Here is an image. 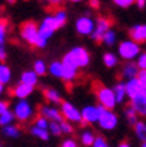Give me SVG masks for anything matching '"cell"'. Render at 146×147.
Here are the masks:
<instances>
[{
	"instance_id": "e575fe53",
	"label": "cell",
	"mask_w": 146,
	"mask_h": 147,
	"mask_svg": "<svg viewBox=\"0 0 146 147\" xmlns=\"http://www.w3.org/2000/svg\"><path fill=\"white\" fill-rule=\"evenodd\" d=\"M47 131L50 136H54V137H58L61 136V131H60V125L58 122L56 121H48V127H47Z\"/></svg>"
},
{
	"instance_id": "4fadbf2b",
	"label": "cell",
	"mask_w": 146,
	"mask_h": 147,
	"mask_svg": "<svg viewBox=\"0 0 146 147\" xmlns=\"http://www.w3.org/2000/svg\"><path fill=\"white\" fill-rule=\"evenodd\" d=\"M124 86H126V95L129 99L140 95V93H146V89L140 86V83L137 80V77H132V79H127L124 82Z\"/></svg>"
},
{
	"instance_id": "f5cc1de1",
	"label": "cell",
	"mask_w": 146,
	"mask_h": 147,
	"mask_svg": "<svg viewBox=\"0 0 146 147\" xmlns=\"http://www.w3.org/2000/svg\"><path fill=\"white\" fill-rule=\"evenodd\" d=\"M0 147H3V144H2V143H0Z\"/></svg>"
},
{
	"instance_id": "c3c4849f",
	"label": "cell",
	"mask_w": 146,
	"mask_h": 147,
	"mask_svg": "<svg viewBox=\"0 0 146 147\" xmlns=\"http://www.w3.org/2000/svg\"><path fill=\"white\" fill-rule=\"evenodd\" d=\"M5 2H6V3H9V5H15V3L18 2V0H5Z\"/></svg>"
},
{
	"instance_id": "6da1fadb",
	"label": "cell",
	"mask_w": 146,
	"mask_h": 147,
	"mask_svg": "<svg viewBox=\"0 0 146 147\" xmlns=\"http://www.w3.org/2000/svg\"><path fill=\"white\" fill-rule=\"evenodd\" d=\"M67 24V12L65 9H56L53 13L45 15V18L38 25V38L35 41V48L44 50L48 39Z\"/></svg>"
},
{
	"instance_id": "3957f363",
	"label": "cell",
	"mask_w": 146,
	"mask_h": 147,
	"mask_svg": "<svg viewBox=\"0 0 146 147\" xmlns=\"http://www.w3.org/2000/svg\"><path fill=\"white\" fill-rule=\"evenodd\" d=\"M140 51H142L140 44L134 42V41H132L129 38V39H124L121 42H118V47H117L118 55L117 57H120L124 61H133L140 54Z\"/></svg>"
},
{
	"instance_id": "8992f818",
	"label": "cell",
	"mask_w": 146,
	"mask_h": 147,
	"mask_svg": "<svg viewBox=\"0 0 146 147\" xmlns=\"http://www.w3.org/2000/svg\"><path fill=\"white\" fill-rule=\"evenodd\" d=\"M19 35L25 42L31 47L35 45V41L38 38V24L34 20H25L19 26Z\"/></svg>"
},
{
	"instance_id": "d590c367",
	"label": "cell",
	"mask_w": 146,
	"mask_h": 147,
	"mask_svg": "<svg viewBox=\"0 0 146 147\" xmlns=\"http://www.w3.org/2000/svg\"><path fill=\"white\" fill-rule=\"evenodd\" d=\"M91 147H110V143L104 136H95L94 143H92Z\"/></svg>"
},
{
	"instance_id": "484cf974",
	"label": "cell",
	"mask_w": 146,
	"mask_h": 147,
	"mask_svg": "<svg viewBox=\"0 0 146 147\" xmlns=\"http://www.w3.org/2000/svg\"><path fill=\"white\" fill-rule=\"evenodd\" d=\"M47 71L56 77V79H61V71H63V66H61L60 60H54L50 63V66H47Z\"/></svg>"
},
{
	"instance_id": "603a6c76",
	"label": "cell",
	"mask_w": 146,
	"mask_h": 147,
	"mask_svg": "<svg viewBox=\"0 0 146 147\" xmlns=\"http://www.w3.org/2000/svg\"><path fill=\"white\" fill-rule=\"evenodd\" d=\"M29 134H31L32 137L41 140V141H48V140H50V134H48V131L44 130V128L37 127V125H34V124L29 127Z\"/></svg>"
},
{
	"instance_id": "e0dca14e",
	"label": "cell",
	"mask_w": 146,
	"mask_h": 147,
	"mask_svg": "<svg viewBox=\"0 0 146 147\" xmlns=\"http://www.w3.org/2000/svg\"><path fill=\"white\" fill-rule=\"evenodd\" d=\"M130 107L136 111L137 115L145 117L146 115V93H140L130 99Z\"/></svg>"
},
{
	"instance_id": "681fc988",
	"label": "cell",
	"mask_w": 146,
	"mask_h": 147,
	"mask_svg": "<svg viewBox=\"0 0 146 147\" xmlns=\"http://www.w3.org/2000/svg\"><path fill=\"white\" fill-rule=\"evenodd\" d=\"M69 2H72V3H80L82 0H69Z\"/></svg>"
},
{
	"instance_id": "44dd1931",
	"label": "cell",
	"mask_w": 146,
	"mask_h": 147,
	"mask_svg": "<svg viewBox=\"0 0 146 147\" xmlns=\"http://www.w3.org/2000/svg\"><path fill=\"white\" fill-rule=\"evenodd\" d=\"M38 79L39 77L32 70H25V71H22V74H20V83H25V85L32 86V88H35L38 85Z\"/></svg>"
},
{
	"instance_id": "2e32d148",
	"label": "cell",
	"mask_w": 146,
	"mask_h": 147,
	"mask_svg": "<svg viewBox=\"0 0 146 147\" xmlns=\"http://www.w3.org/2000/svg\"><path fill=\"white\" fill-rule=\"evenodd\" d=\"M34 89L35 88H32V86H28V85H25V83H18V85H15L13 88H12V96H15L16 99H28L32 93H34Z\"/></svg>"
},
{
	"instance_id": "30bf717a",
	"label": "cell",
	"mask_w": 146,
	"mask_h": 147,
	"mask_svg": "<svg viewBox=\"0 0 146 147\" xmlns=\"http://www.w3.org/2000/svg\"><path fill=\"white\" fill-rule=\"evenodd\" d=\"M99 118V109L98 105H85L80 109V124L83 125H92L96 124Z\"/></svg>"
},
{
	"instance_id": "ac0fdd59",
	"label": "cell",
	"mask_w": 146,
	"mask_h": 147,
	"mask_svg": "<svg viewBox=\"0 0 146 147\" xmlns=\"http://www.w3.org/2000/svg\"><path fill=\"white\" fill-rule=\"evenodd\" d=\"M139 67L134 61H126V64L123 66L121 69V77L124 80H127V79H132V77H136L137 73H139Z\"/></svg>"
},
{
	"instance_id": "b9f144b4",
	"label": "cell",
	"mask_w": 146,
	"mask_h": 147,
	"mask_svg": "<svg viewBox=\"0 0 146 147\" xmlns=\"http://www.w3.org/2000/svg\"><path fill=\"white\" fill-rule=\"evenodd\" d=\"M9 109V102L7 100H0V114Z\"/></svg>"
},
{
	"instance_id": "83f0119b",
	"label": "cell",
	"mask_w": 146,
	"mask_h": 147,
	"mask_svg": "<svg viewBox=\"0 0 146 147\" xmlns=\"http://www.w3.org/2000/svg\"><path fill=\"white\" fill-rule=\"evenodd\" d=\"M102 63L104 66L108 67V69H113L118 64V57L114 54V53H105L102 55Z\"/></svg>"
},
{
	"instance_id": "d6a6232c",
	"label": "cell",
	"mask_w": 146,
	"mask_h": 147,
	"mask_svg": "<svg viewBox=\"0 0 146 147\" xmlns=\"http://www.w3.org/2000/svg\"><path fill=\"white\" fill-rule=\"evenodd\" d=\"M124 117H126V119H127V122L129 124H134L137 119H139V115L136 114V111L130 107V105H129V107L126 108V109H124Z\"/></svg>"
},
{
	"instance_id": "f907efd6",
	"label": "cell",
	"mask_w": 146,
	"mask_h": 147,
	"mask_svg": "<svg viewBox=\"0 0 146 147\" xmlns=\"http://www.w3.org/2000/svg\"><path fill=\"white\" fill-rule=\"evenodd\" d=\"M3 18V7H0V19Z\"/></svg>"
},
{
	"instance_id": "8d00e7d4",
	"label": "cell",
	"mask_w": 146,
	"mask_h": 147,
	"mask_svg": "<svg viewBox=\"0 0 146 147\" xmlns=\"http://www.w3.org/2000/svg\"><path fill=\"white\" fill-rule=\"evenodd\" d=\"M136 0H113V3L121 9H129L132 5H134Z\"/></svg>"
},
{
	"instance_id": "60d3db41",
	"label": "cell",
	"mask_w": 146,
	"mask_h": 147,
	"mask_svg": "<svg viewBox=\"0 0 146 147\" xmlns=\"http://www.w3.org/2000/svg\"><path fill=\"white\" fill-rule=\"evenodd\" d=\"M6 60H7L6 48H5V45H0V63H5Z\"/></svg>"
},
{
	"instance_id": "cb8c5ba5",
	"label": "cell",
	"mask_w": 146,
	"mask_h": 147,
	"mask_svg": "<svg viewBox=\"0 0 146 147\" xmlns=\"http://www.w3.org/2000/svg\"><path fill=\"white\" fill-rule=\"evenodd\" d=\"M133 130H134V134H136V137H137V140L140 143L146 140V122L145 121L137 119L133 124Z\"/></svg>"
},
{
	"instance_id": "74e56055",
	"label": "cell",
	"mask_w": 146,
	"mask_h": 147,
	"mask_svg": "<svg viewBox=\"0 0 146 147\" xmlns=\"http://www.w3.org/2000/svg\"><path fill=\"white\" fill-rule=\"evenodd\" d=\"M136 64L140 70H145L146 69V53L140 51V54L136 57Z\"/></svg>"
},
{
	"instance_id": "ffe728a7",
	"label": "cell",
	"mask_w": 146,
	"mask_h": 147,
	"mask_svg": "<svg viewBox=\"0 0 146 147\" xmlns=\"http://www.w3.org/2000/svg\"><path fill=\"white\" fill-rule=\"evenodd\" d=\"M44 98H45V100L48 102V103H51V105H57V103H60L61 100V95H60V92L57 90V89H54V88H47V89H44Z\"/></svg>"
},
{
	"instance_id": "5b68a950",
	"label": "cell",
	"mask_w": 146,
	"mask_h": 147,
	"mask_svg": "<svg viewBox=\"0 0 146 147\" xmlns=\"http://www.w3.org/2000/svg\"><path fill=\"white\" fill-rule=\"evenodd\" d=\"M95 96L98 99V103L102 105L107 109H115L117 102L114 98V92L111 88H107L101 85V83H95Z\"/></svg>"
},
{
	"instance_id": "52a82bcc",
	"label": "cell",
	"mask_w": 146,
	"mask_h": 147,
	"mask_svg": "<svg viewBox=\"0 0 146 147\" xmlns=\"http://www.w3.org/2000/svg\"><path fill=\"white\" fill-rule=\"evenodd\" d=\"M60 114H61V118L65 121L70 122V124H80V109L73 105L72 102L69 100H61L60 102Z\"/></svg>"
},
{
	"instance_id": "bcb514c9",
	"label": "cell",
	"mask_w": 146,
	"mask_h": 147,
	"mask_svg": "<svg viewBox=\"0 0 146 147\" xmlns=\"http://www.w3.org/2000/svg\"><path fill=\"white\" fill-rule=\"evenodd\" d=\"M117 147H132V144H130V141H127V140H123V141H120V143L117 144Z\"/></svg>"
},
{
	"instance_id": "ab89813d",
	"label": "cell",
	"mask_w": 146,
	"mask_h": 147,
	"mask_svg": "<svg viewBox=\"0 0 146 147\" xmlns=\"http://www.w3.org/2000/svg\"><path fill=\"white\" fill-rule=\"evenodd\" d=\"M60 147H79V144H77V141L75 138L67 137V138H65L63 141L60 143Z\"/></svg>"
},
{
	"instance_id": "f1b7e54d",
	"label": "cell",
	"mask_w": 146,
	"mask_h": 147,
	"mask_svg": "<svg viewBox=\"0 0 146 147\" xmlns=\"http://www.w3.org/2000/svg\"><path fill=\"white\" fill-rule=\"evenodd\" d=\"M32 71H34V73H35L38 77H41V76H45V73H47V64H45V61H44V60H41V58L35 60V61H34Z\"/></svg>"
},
{
	"instance_id": "7dc6e473",
	"label": "cell",
	"mask_w": 146,
	"mask_h": 147,
	"mask_svg": "<svg viewBox=\"0 0 146 147\" xmlns=\"http://www.w3.org/2000/svg\"><path fill=\"white\" fill-rule=\"evenodd\" d=\"M5 90H6V86H5V85H2V83H0V96H2V95L5 93Z\"/></svg>"
},
{
	"instance_id": "f546056e",
	"label": "cell",
	"mask_w": 146,
	"mask_h": 147,
	"mask_svg": "<svg viewBox=\"0 0 146 147\" xmlns=\"http://www.w3.org/2000/svg\"><path fill=\"white\" fill-rule=\"evenodd\" d=\"M94 138H95V134L91 130H83L80 133V143L85 147H91L92 143H94Z\"/></svg>"
},
{
	"instance_id": "836d02e7",
	"label": "cell",
	"mask_w": 146,
	"mask_h": 147,
	"mask_svg": "<svg viewBox=\"0 0 146 147\" xmlns=\"http://www.w3.org/2000/svg\"><path fill=\"white\" fill-rule=\"evenodd\" d=\"M58 125H60V131H61V134H67V136H70V134H73V131H75L73 124H70V122H67V121H65V119H61V121L58 122Z\"/></svg>"
},
{
	"instance_id": "7402d4cb",
	"label": "cell",
	"mask_w": 146,
	"mask_h": 147,
	"mask_svg": "<svg viewBox=\"0 0 146 147\" xmlns=\"http://www.w3.org/2000/svg\"><path fill=\"white\" fill-rule=\"evenodd\" d=\"M2 134L7 138H18L20 136V127L16 124H9V125H5L2 127Z\"/></svg>"
},
{
	"instance_id": "4316f807",
	"label": "cell",
	"mask_w": 146,
	"mask_h": 147,
	"mask_svg": "<svg viewBox=\"0 0 146 147\" xmlns=\"http://www.w3.org/2000/svg\"><path fill=\"white\" fill-rule=\"evenodd\" d=\"M101 42H104V45H107V47H113L115 45L117 42V32L114 29H107L105 34L102 35V39H101Z\"/></svg>"
},
{
	"instance_id": "4dcf8cb0",
	"label": "cell",
	"mask_w": 146,
	"mask_h": 147,
	"mask_svg": "<svg viewBox=\"0 0 146 147\" xmlns=\"http://www.w3.org/2000/svg\"><path fill=\"white\" fill-rule=\"evenodd\" d=\"M7 29H9V22L7 19L2 18L0 19V45H5L7 39Z\"/></svg>"
},
{
	"instance_id": "5bb4252c",
	"label": "cell",
	"mask_w": 146,
	"mask_h": 147,
	"mask_svg": "<svg viewBox=\"0 0 146 147\" xmlns=\"http://www.w3.org/2000/svg\"><path fill=\"white\" fill-rule=\"evenodd\" d=\"M39 115L44 117L47 121H56V122H60L61 119V114H60V109L53 107V105H41L39 107Z\"/></svg>"
},
{
	"instance_id": "ba28073f",
	"label": "cell",
	"mask_w": 146,
	"mask_h": 147,
	"mask_svg": "<svg viewBox=\"0 0 146 147\" xmlns=\"http://www.w3.org/2000/svg\"><path fill=\"white\" fill-rule=\"evenodd\" d=\"M96 124L104 131H113L118 125V115L114 112V109H104L99 114V118H98Z\"/></svg>"
},
{
	"instance_id": "9a60e30c",
	"label": "cell",
	"mask_w": 146,
	"mask_h": 147,
	"mask_svg": "<svg viewBox=\"0 0 146 147\" xmlns=\"http://www.w3.org/2000/svg\"><path fill=\"white\" fill-rule=\"evenodd\" d=\"M129 36L132 41H134V42L137 44H145L146 41V25L145 24H136L133 25L130 29H129Z\"/></svg>"
},
{
	"instance_id": "8fae6325",
	"label": "cell",
	"mask_w": 146,
	"mask_h": 147,
	"mask_svg": "<svg viewBox=\"0 0 146 147\" xmlns=\"http://www.w3.org/2000/svg\"><path fill=\"white\" fill-rule=\"evenodd\" d=\"M94 25H95V20L89 15H83L77 18L76 24H75V29L82 36H89L94 31Z\"/></svg>"
},
{
	"instance_id": "277c9868",
	"label": "cell",
	"mask_w": 146,
	"mask_h": 147,
	"mask_svg": "<svg viewBox=\"0 0 146 147\" xmlns=\"http://www.w3.org/2000/svg\"><path fill=\"white\" fill-rule=\"evenodd\" d=\"M12 114H13L15 119H18L22 124H26L32 119V117L35 114V109L26 99H18V102L13 105Z\"/></svg>"
},
{
	"instance_id": "1f68e13d",
	"label": "cell",
	"mask_w": 146,
	"mask_h": 147,
	"mask_svg": "<svg viewBox=\"0 0 146 147\" xmlns=\"http://www.w3.org/2000/svg\"><path fill=\"white\" fill-rule=\"evenodd\" d=\"M13 121H15V117H13V114H12L10 109H7V111H5V112L0 114V127L9 125V124H12Z\"/></svg>"
},
{
	"instance_id": "f35d334b",
	"label": "cell",
	"mask_w": 146,
	"mask_h": 147,
	"mask_svg": "<svg viewBox=\"0 0 146 147\" xmlns=\"http://www.w3.org/2000/svg\"><path fill=\"white\" fill-rule=\"evenodd\" d=\"M34 125H37V127H39V128L47 130V127H48V121H47L44 117L38 115V117H35V118H34Z\"/></svg>"
},
{
	"instance_id": "d6986e66",
	"label": "cell",
	"mask_w": 146,
	"mask_h": 147,
	"mask_svg": "<svg viewBox=\"0 0 146 147\" xmlns=\"http://www.w3.org/2000/svg\"><path fill=\"white\" fill-rule=\"evenodd\" d=\"M111 89H113V92H114V98H115L117 105H118V103H123L124 100H126L127 95H126V86H124V80L117 82L115 85H114V88H111Z\"/></svg>"
},
{
	"instance_id": "7bdbcfd3",
	"label": "cell",
	"mask_w": 146,
	"mask_h": 147,
	"mask_svg": "<svg viewBox=\"0 0 146 147\" xmlns=\"http://www.w3.org/2000/svg\"><path fill=\"white\" fill-rule=\"evenodd\" d=\"M88 2H89V6H91L92 9H98V7L101 6L99 0H88Z\"/></svg>"
},
{
	"instance_id": "816d5d0a",
	"label": "cell",
	"mask_w": 146,
	"mask_h": 147,
	"mask_svg": "<svg viewBox=\"0 0 146 147\" xmlns=\"http://www.w3.org/2000/svg\"><path fill=\"white\" fill-rule=\"evenodd\" d=\"M140 147H146V143H145V141H142V143H140Z\"/></svg>"
},
{
	"instance_id": "f6af8a7d",
	"label": "cell",
	"mask_w": 146,
	"mask_h": 147,
	"mask_svg": "<svg viewBox=\"0 0 146 147\" xmlns=\"http://www.w3.org/2000/svg\"><path fill=\"white\" fill-rule=\"evenodd\" d=\"M134 5H136L139 9H145V6H146V0H136Z\"/></svg>"
},
{
	"instance_id": "ee69618b",
	"label": "cell",
	"mask_w": 146,
	"mask_h": 147,
	"mask_svg": "<svg viewBox=\"0 0 146 147\" xmlns=\"http://www.w3.org/2000/svg\"><path fill=\"white\" fill-rule=\"evenodd\" d=\"M45 2H47V3H50L51 6H61L65 0H45Z\"/></svg>"
},
{
	"instance_id": "9c48e42d",
	"label": "cell",
	"mask_w": 146,
	"mask_h": 147,
	"mask_svg": "<svg viewBox=\"0 0 146 147\" xmlns=\"http://www.w3.org/2000/svg\"><path fill=\"white\" fill-rule=\"evenodd\" d=\"M111 25H113V22L108 19V18H105V16H99L96 20H95V25H94V31H92V34L89 35L95 42H101V39H102V35L105 34V31L107 29H110L111 28Z\"/></svg>"
},
{
	"instance_id": "7c38bea8",
	"label": "cell",
	"mask_w": 146,
	"mask_h": 147,
	"mask_svg": "<svg viewBox=\"0 0 146 147\" xmlns=\"http://www.w3.org/2000/svg\"><path fill=\"white\" fill-rule=\"evenodd\" d=\"M61 61V66H63V71H61V79L60 80H63L65 83H73L76 79H77V69L72 64V63L69 60H66L65 57L60 60Z\"/></svg>"
},
{
	"instance_id": "d4e9b609",
	"label": "cell",
	"mask_w": 146,
	"mask_h": 147,
	"mask_svg": "<svg viewBox=\"0 0 146 147\" xmlns=\"http://www.w3.org/2000/svg\"><path fill=\"white\" fill-rule=\"evenodd\" d=\"M12 82V70L7 64L5 63H0V83L2 85H9Z\"/></svg>"
},
{
	"instance_id": "7a4b0ae2",
	"label": "cell",
	"mask_w": 146,
	"mask_h": 147,
	"mask_svg": "<svg viewBox=\"0 0 146 147\" xmlns=\"http://www.w3.org/2000/svg\"><path fill=\"white\" fill-rule=\"evenodd\" d=\"M63 57L66 60H69L77 70L86 69L91 64V54H89V51L85 47H80V45L70 48Z\"/></svg>"
}]
</instances>
